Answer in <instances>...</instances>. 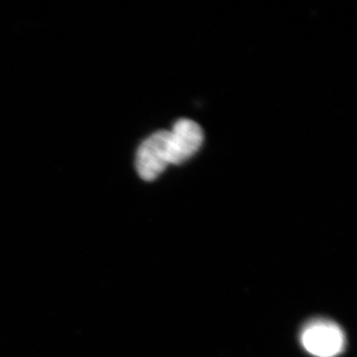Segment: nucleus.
<instances>
[{"label":"nucleus","instance_id":"obj_2","mask_svg":"<svg viewBox=\"0 0 357 357\" xmlns=\"http://www.w3.org/2000/svg\"><path fill=\"white\" fill-rule=\"evenodd\" d=\"M168 141L169 131L161 130L140 145L136 155V169L143 180H155L169 165Z\"/></svg>","mask_w":357,"mask_h":357},{"label":"nucleus","instance_id":"obj_1","mask_svg":"<svg viewBox=\"0 0 357 357\" xmlns=\"http://www.w3.org/2000/svg\"><path fill=\"white\" fill-rule=\"evenodd\" d=\"M301 342L312 356L335 357L344 349L345 338L342 328L333 321L317 319L303 330Z\"/></svg>","mask_w":357,"mask_h":357},{"label":"nucleus","instance_id":"obj_3","mask_svg":"<svg viewBox=\"0 0 357 357\" xmlns=\"http://www.w3.org/2000/svg\"><path fill=\"white\" fill-rule=\"evenodd\" d=\"M204 140L203 130L191 119H178L169 131V164L180 165L198 151Z\"/></svg>","mask_w":357,"mask_h":357}]
</instances>
